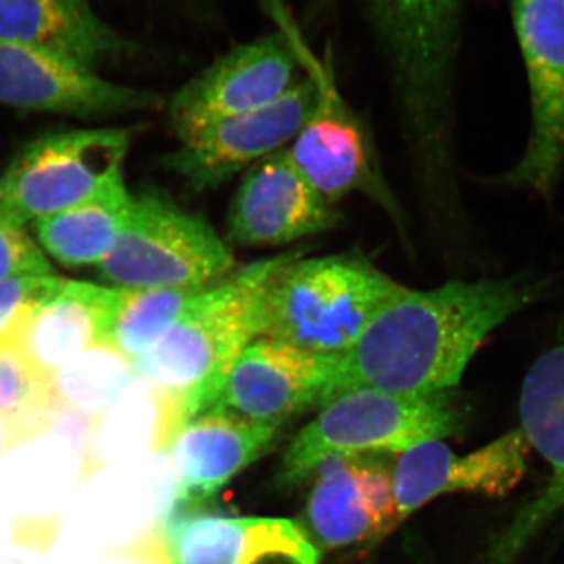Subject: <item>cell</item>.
<instances>
[{"label": "cell", "mask_w": 564, "mask_h": 564, "mask_svg": "<svg viewBox=\"0 0 564 564\" xmlns=\"http://www.w3.org/2000/svg\"><path fill=\"white\" fill-rule=\"evenodd\" d=\"M530 451L524 433L514 429L467 455L455 454L443 440L397 454L392 484L400 522L445 494L507 496L521 484Z\"/></svg>", "instance_id": "cell-16"}, {"label": "cell", "mask_w": 564, "mask_h": 564, "mask_svg": "<svg viewBox=\"0 0 564 564\" xmlns=\"http://www.w3.org/2000/svg\"><path fill=\"white\" fill-rule=\"evenodd\" d=\"M303 251L259 259L206 285L161 343L133 361L137 377L151 388L158 451H166L184 423L217 402L232 364L258 339L270 278Z\"/></svg>", "instance_id": "cell-2"}, {"label": "cell", "mask_w": 564, "mask_h": 564, "mask_svg": "<svg viewBox=\"0 0 564 564\" xmlns=\"http://www.w3.org/2000/svg\"><path fill=\"white\" fill-rule=\"evenodd\" d=\"M340 220L336 204L315 191L285 148L245 173L226 215V240L242 247H284L332 231Z\"/></svg>", "instance_id": "cell-14"}, {"label": "cell", "mask_w": 564, "mask_h": 564, "mask_svg": "<svg viewBox=\"0 0 564 564\" xmlns=\"http://www.w3.org/2000/svg\"><path fill=\"white\" fill-rule=\"evenodd\" d=\"M172 564H321L306 532L282 518H236L172 502L163 519Z\"/></svg>", "instance_id": "cell-17"}, {"label": "cell", "mask_w": 564, "mask_h": 564, "mask_svg": "<svg viewBox=\"0 0 564 564\" xmlns=\"http://www.w3.org/2000/svg\"><path fill=\"white\" fill-rule=\"evenodd\" d=\"M302 529L317 549L375 543L402 524L392 464L378 455L333 456L313 474Z\"/></svg>", "instance_id": "cell-13"}, {"label": "cell", "mask_w": 564, "mask_h": 564, "mask_svg": "<svg viewBox=\"0 0 564 564\" xmlns=\"http://www.w3.org/2000/svg\"><path fill=\"white\" fill-rule=\"evenodd\" d=\"M58 404L13 340H0V423H20L31 437L47 433Z\"/></svg>", "instance_id": "cell-25"}, {"label": "cell", "mask_w": 564, "mask_h": 564, "mask_svg": "<svg viewBox=\"0 0 564 564\" xmlns=\"http://www.w3.org/2000/svg\"><path fill=\"white\" fill-rule=\"evenodd\" d=\"M0 43L39 47L90 68L135 50L88 0H0Z\"/></svg>", "instance_id": "cell-20"}, {"label": "cell", "mask_w": 564, "mask_h": 564, "mask_svg": "<svg viewBox=\"0 0 564 564\" xmlns=\"http://www.w3.org/2000/svg\"><path fill=\"white\" fill-rule=\"evenodd\" d=\"M115 296L117 289L65 281L61 291L22 323L11 340L51 384L52 377L74 356L102 343Z\"/></svg>", "instance_id": "cell-21"}, {"label": "cell", "mask_w": 564, "mask_h": 564, "mask_svg": "<svg viewBox=\"0 0 564 564\" xmlns=\"http://www.w3.org/2000/svg\"><path fill=\"white\" fill-rule=\"evenodd\" d=\"M300 66L299 35L289 29L226 52L173 96L169 111L177 140L276 102L302 79Z\"/></svg>", "instance_id": "cell-10"}, {"label": "cell", "mask_w": 564, "mask_h": 564, "mask_svg": "<svg viewBox=\"0 0 564 564\" xmlns=\"http://www.w3.org/2000/svg\"><path fill=\"white\" fill-rule=\"evenodd\" d=\"M391 68L419 180L455 176L454 82L464 0H361Z\"/></svg>", "instance_id": "cell-3"}, {"label": "cell", "mask_w": 564, "mask_h": 564, "mask_svg": "<svg viewBox=\"0 0 564 564\" xmlns=\"http://www.w3.org/2000/svg\"><path fill=\"white\" fill-rule=\"evenodd\" d=\"M545 291V282L529 274L448 281L426 291L404 288L337 358L325 403L355 389L455 391L488 337Z\"/></svg>", "instance_id": "cell-1"}, {"label": "cell", "mask_w": 564, "mask_h": 564, "mask_svg": "<svg viewBox=\"0 0 564 564\" xmlns=\"http://www.w3.org/2000/svg\"><path fill=\"white\" fill-rule=\"evenodd\" d=\"M336 366L333 356L258 337L232 364L214 406L250 421L282 426L325 403Z\"/></svg>", "instance_id": "cell-18"}, {"label": "cell", "mask_w": 564, "mask_h": 564, "mask_svg": "<svg viewBox=\"0 0 564 564\" xmlns=\"http://www.w3.org/2000/svg\"><path fill=\"white\" fill-rule=\"evenodd\" d=\"M299 46L317 95L310 117L288 147L293 165L329 203L337 204L350 195L366 196L403 229L402 209L386 184L361 120L344 101L332 70L310 54L302 40Z\"/></svg>", "instance_id": "cell-8"}, {"label": "cell", "mask_w": 564, "mask_h": 564, "mask_svg": "<svg viewBox=\"0 0 564 564\" xmlns=\"http://www.w3.org/2000/svg\"><path fill=\"white\" fill-rule=\"evenodd\" d=\"M530 91L532 129L521 159L499 177L551 199L564 172V0H511Z\"/></svg>", "instance_id": "cell-9"}, {"label": "cell", "mask_w": 564, "mask_h": 564, "mask_svg": "<svg viewBox=\"0 0 564 564\" xmlns=\"http://www.w3.org/2000/svg\"><path fill=\"white\" fill-rule=\"evenodd\" d=\"M133 378L132 359L113 345L96 343L74 356L52 377V399L58 406L104 419Z\"/></svg>", "instance_id": "cell-23"}, {"label": "cell", "mask_w": 564, "mask_h": 564, "mask_svg": "<svg viewBox=\"0 0 564 564\" xmlns=\"http://www.w3.org/2000/svg\"><path fill=\"white\" fill-rule=\"evenodd\" d=\"M132 195L122 174L87 202L33 221L44 250L69 267L104 261L121 232Z\"/></svg>", "instance_id": "cell-22"}, {"label": "cell", "mask_w": 564, "mask_h": 564, "mask_svg": "<svg viewBox=\"0 0 564 564\" xmlns=\"http://www.w3.org/2000/svg\"><path fill=\"white\" fill-rule=\"evenodd\" d=\"M404 288L359 256L300 252L263 291L258 337L339 358Z\"/></svg>", "instance_id": "cell-4"}, {"label": "cell", "mask_w": 564, "mask_h": 564, "mask_svg": "<svg viewBox=\"0 0 564 564\" xmlns=\"http://www.w3.org/2000/svg\"><path fill=\"white\" fill-rule=\"evenodd\" d=\"M464 411L454 391L410 395L355 389L326 402L289 444L278 481L296 486L310 480L333 456L402 454L430 440L463 429Z\"/></svg>", "instance_id": "cell-5"}, {"label": "cell", "mask_w": 564, "mask_h": 564, "mask_svg": "<svg viewBox=\"0 0 564 564\" xmlns=\"http://www.w3.org/2000/svg\"><path fill=\"white\" fill-rule=\"evenodd\" d=\"M303 69L306 77L276 102L225 118L180 140L165 165L184 181L187 191L202 195L285 150L310 117L317 95L314 77Z\"/></svg>", "instance_id": "cell-11"}, {"label": "cell", "mask_w": 564, "mask_h": 564, "mask_svg": "<svg viewBox=\"0 0 564 564\" xmlns=\"http://www.w3.org/2000/svg\"><path fill=\"white\" fill-rule=\"evenodd\" d=\"M519 422L551 475L494 538L484 564H516L534 536L564 510V326L522 381Z\"/></svg>", "instance_id": "cell-12"}, {"label": "cell", "mask_w": 564, "mask_h": 564, "mask_svg": "<svg viewBox=\"0 0 564 564\" xmlns=\"http://www.w3.org/2000/svg\"><path fill=\"white\" fill-rule=\"evenodd\" d=\"M202 289H117L102 343L137 361L161 343Z\"/></svg>", "instance_id": "cell-24"}, {"label": "cell", "mask_w": 564, "mask_h": 564, "mask_svg": "<svg viewBox=\"0 0 564 564\" xmlns=\"http://www.w3.org/2000/svg\"><path fill=\"white\" fill-rule=\"evenodd\" d=\"M20 276H54V269L22 226L0 214V281Z\"/></svg>", "instance_id": "cell-27"}, {"label": "cell", "mask_w": 564, "mask_h": 564, "mask_svg": "<svg viewBox=\"0 0 564 564\" xmlns=\"http://www.w3.org/2000/svg\"><path fill=\"white\" fill-rule=\"evenodd\" d=\"M115 289H199L237 269L228 240L165 193L141 192L109 254L98 263Z\"/></svg>", "instance_id": "cell-6"}, {"label": "cell", "mask_w": 564, "mask_h": 564, "mask_svg": "<svg viewBox=\"0 0 564 564\" xmlns=\"http://www.w3.org/2000/svg\"><path fill=\"white\" fill-rule=\"evenodd\" d=\"M22 443L20 430L13 423H0V454Z\"/></svg>", "instance_id": "cell-28"}, {"label": "cell", "mask_w": 564, "mask_h": 564, "mask_svg": "<svg viewBox=\"0 0 564 564\" xmlns=\"http://www.w3.org/2000/svg\"><path fill=\"white\" fill-rule=\"evenodd\" d=\"M280 429L218 406L195 415L166 447L176 477L173 502H207L273 447Z\"/></svg>", "instance_id": "cell-19"}, {"label": "cell", "mask_w": 564, "mask_h": 564, "mask_svg": "<svg viewBox=\"0 0 564 564\" xmlns=\"http://www.w3.org/2000/svg\"><path fill=\"white\" fill-rule=\"evenodd\" d=\"M57 276H20L0 281V340H11L22 323L61 291Z\"/></svg>", "instance_id": "cell-26"}, {"label": "cell", "mask_w": 564, "mask_h": 564, "mask_svg": "<svg viewBox=\"0 0 564 564\" xmlns=\"http://www.w3.org/2000/svg\"><path fill=\"white\" fill-rule=\"evenodd\" d=\"M0 104L93 118L161 107V96L115 84L54 52L0 43Z\"/></svg>", "instance_id": "cell-15"}, {"label": "cell", "mask_w": 564, "mask_h": 564, "mask_svg": "<svg viewBox=\"0 0 564 564\" xmlns=\"http://www.w3.org/2000/svg\"><path fill=\"white\" fill-rule=\"evenodd\" d=\"M132 137L95 129L33 141L0 177V214L22 226L87 202L122 174Z\"/></svg>", "instance_id": "cell-7"}]
</instances>
